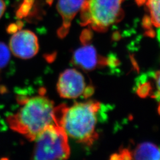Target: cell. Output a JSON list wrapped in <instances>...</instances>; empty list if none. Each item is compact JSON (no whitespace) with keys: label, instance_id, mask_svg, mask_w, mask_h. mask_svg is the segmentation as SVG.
Segmentation results:
<instances>
[{"label":"cell","instance_id":"23","mask_svg":"<svg viewBox=\"0 0 160 160\" xmlns=\"http://www.w3.org/2000/svg\"><path fill=\"white\" fill-rule=\"evenodd\" d=\"M146 1L147 0H135L136 3L137 4V5L138 6H142L143 4H144L146 2Z\"/></svg>","mask_w":160,"mask_h":160},{"label":"cell","instance_id":"22","mask_svg":"<svg viewBox=\"0 0 160 160\" xmlns=\"http://www.w3.org/2000/svg\"><path fill=\"white\" fill-rule=\"evenodd\" d=\"M120 38H121V36H120L119 32H115L112 34V40H113L118 41V40H120Z\"/></svg>","mask_w":160,"mask_h":160},{"label":"cell","instance_id":"8","mask_svg":"<svg viewBox=\"0 0 160 160\" xmlns=\"http://www.w3.org/2000/svg\"><path fill=\"white\" fill-rule=\"evenodd\" d=\"M100 58L101 57H98L94 46L86 44L75 51L72 62L84 71H90L100 66Z\"/></svg>","mask_w":160,"mask_h":160},{"label":"cell","instance_id":"2","mask_svg":"<svg viewBox=\"0 0 160 160\" xmlns=\"http://www.w3.org/2000/svg\"><path fill=\"white\" fill-rule=\"evenodd\" d=\"M22 106L7 118L12 130L23 135L30 141L46 127L54 123V103L43 95L22 99Z\"/></svg>","mask_w":160,"mask_h":160},{"label":"cell","instance_id":"13","mask_svg":"<svg viewBox=\"0 0 160 160\" xmlns=\"http://www.w3.org/2000/svg\"><path fill=\"white\" fill-rule=\"evenodd\" d=\"M152 90V87L151 84L148 82H145L142 81L138 84L136 92L138 95L141 98H145L148 96Z\"/></svg>","mask_w":160,"mask_h":160},{"label":"cell","instance_id":"24","mask_svg":"<svg viewBox=\"0 0 160 160\" xmlns=\"http://www.w3.org/2000/svg\"><path fill=\"white\" fill-rule=\"evenodd\" d=\"M157 37H158V39L159 40L160 43V28L158 30V32H157Z\"/></svg>","mask_w":160,"mask_h":160},{"label":"cell","instance_id":"5","mask_svg":"<svg viewBox=\"0 0 160 160\" xmlns=\"http://www.w3.org/2000/svg\"><path fill=\"white\" fill-rule=\"evenodd\" d=\"M9 48L15 57L23 59H30L39 51L38 37L29 30H18L10 40Z\"/></svg>","mask_w":160,"mask_h":160},{"label":"cell","instance_id":"26","mask_svg":"<svg viewBox=\"0 0 160 160\" xmlns=\"http://www.w3.org/2000/svg\"><path fill=\"white\" fill-rule=\"evenodd\" d=\"M158 113L160 114V106H159V108H158Z\"/></svg>","mask_w":160,"mask_h":160},{"label":"cell","instance_id":"1","mask_svg":"<svg viewBox=\"0 0 160 160\" xmlns=\"http://www.w3.org/2000/svg\"><path fill=\"white\" fill-rule=\"evenodd\" d=\"M101 104L95 100L75 103L71 106L62 104L53 110V121L67 135L79 143L91 146L98 137L96 131L97 113Z\"/></svg>","mask_w":160,"mask_h":160},{"label":"cell","instance_id":"17","mask_svg":"<svg viewBox=\"0 0 160 160\" xmlns=\"http://www.w3.org/2000/svg\"><path fill=\"white\" fill-rule=\"evenodd\" d=\"M142 25L144 29H147V30L151 29L152 23L151 17L147 15H145L142 19Z\"/></svg>","mask_w":160,"mask_h":160},{"label":"cell","instance_id":"15","mask_svg":"<svg viewBox=\"0 0 160 160\" xmlns=\"http://www.w3.org/2000/svg\"><path fill=\"white\" fill-rule=\"evenodd\" d=\"M119 156V160H132V152L127 148H122L119 151V153H118Z\"/></svg>","mask_w":160,"mask_h":160},{"label":"cell","instance_id":"4","mask_svg":"<svg viewBox=\"0 0 160 160\" xmlns=\"http://www.w3.org/2000/svg\"><path fill=\"white\" fill-rule=\"evenodd\" d=\"M34 141V160H67L69 157L68 135L55 123L46 127Z\"/></svg>","mask_w":160,"mask_h":160},{"label":"cell","instance_id":"14","mask_svg":"<svg viewBox=\"0 0 160 160\" xmlns=\"http://www.w3.org/2000/svg\"><path fill=\"white\" fill-rule=\"evenodd\" d=\"M92 38V32L90 29H84L80 36V40L83 45L88 44Z\"/></svg>","mask_w":160,"mask_h":160},{"label":"cell","instance_id":"11","mask_svg":"<svg viewBox=\"0 0 160 160\" xmlns=\"http://www.w3.org/2000/svg\"><path fill=\"white\" fill-rule=\"evenodd\" d=\"M10 52L9 47L0 42V70L6 68L9 63L11 58Z\"/></svg>","mask_w":160,"mask_h":160},{"label":"cell","instance_id":"16","mask_svg":"<svg viewBox=\"0 0 160 160\" xmlns=\"http://www.w3.org/2000/svg\"><path fill=\"white\" fill-rule=\"evenodd\" d=\"M23 23L20 21H18L17 23L11 24L7 28V31L8 33H16L18 30L22 27Z\"/></svg>","mask_w":160,"mask_h":160},{"label":"cell","instance_id":"18","mask_svg":"<svg viewBox=\"0 0 160 160\" xmlns=\"http://www.w3.org/2000/svg\"><path fill=\"white\" fill-rule=\"evenodd\" d=\"M94 92V88L92 86H88L87 87H86L82 95L84 96V98H88L92 95Z\"/></svg>","mask_w":160,"mask_h":160},{"label":"cell","instance_id":"12","mask_svg":"<svg viewBox=\"0 0 160 160\" xmlns=\"http://www.w3.org/2000/svg\"><path fill=\"white\" fill-rule=\"evenodd\" d=\"M35 0H23L16 12V16L18 18H23L27 17L30 13L32 6Z\"/></svg>","mask_w":160,"mask_h":160},{"label":"cell","instance_id":"20","mask_svg":"<svg viewBox=\"0 0 160 160\" xmlns=\"http://www.w3.org/2000/svg\"><path fill=\"white\" fill-rule=\"evenodd\" d=\"M155 78L156 80L157 87L158 88V92L160 93V71H157L155 74Z\"/></svg>","mask_w":160,"mask_h":160},{"label":"cell","instance_id":"6","mask_svg":"<svg viewBox=\"0 0 160 160\" xmlns=\"http://www.w3.org/2000/svg\"><path fill=\"white\" fill-rule=\"evenodd\" d=\"M57 87L60 97L76 98L83 94L86 88L85 79L75 69H67L59 75Z\"/></svg>","mask_w":160,"mask_h":160},{"label":"cell","instance_id":"9","mask_svg":"<svg viewBox=\"0 0 160 160\" xmlns=\"http://www.w3.org/2000/svg\"><path fill=\"white\" fill-rule=\"evenodd\" d=\"M132 156L135 160H160V147L151 142L140 143L132 152Z\"/></svg>","mask_w":160,"mask_h":160},{"label":"cell","instance_id":"3","mask_svg":"<svg viewBox=\"0 0 160 160\" xmlns=\"http://www.w3.org/2000/svg\"><path fill=\"white\" fill-rule=\"evenodd\" d=\"M123 1L86 0L80 10V24L90 25L98 32H106L111 25L119 23L124 17L121 8Z\"/></svg>","mask_w":160,"mask_h":160},{"label":"cell","instance_id":"21","mask_svg":"<svg viewBox=\"0 0 160 160\" xmlns=\"http://www.w3.org/2000/svg\"><path fill=\"white\" fill-rule=\"evenodd\" d=\"M145 35L148 36V37L154 38V37H155V33L154 30L151 28V29H148L145 32Z\"/></svg>","mask_w":160,"mask_h":160},{"label":"cell","instance_id":"19","mask_svg":"<svg viewBox=\"0 0 160 160\" xmlns=\"http://www.w3.org/2000/svg\"><path fill=\"white\" fill-rule=\"evenodd\" d=\"M6 9V5L4 0H0V18L2 16Z\"/></svg>","mask_w":160,"mask_h":160},{"label":"cell","instance_id":"25","mask_svg":"<svg viewBox=\"0 0 160 160\" xmlns=\"http://www.w3.org/2000/svg\"><path fill=\"white\" fill-rule=\"evenodd\" d=\"M53 0H46V2L49 5H51L53 3Z\"/></svg>","mask_w":160,"mask_h":160},{"label":"cell","instance_id":"7","mask_svg":"<svg viewBox=\"0 0 160 160\" xmlns=\"http://www.w3.org/2000/svg\"><path fill=\"white\" fill-rule=\"evenodd\" d=\"M86 0H58L57 8L62 18V24L58 30L59 38H63L68 33L71 22L80 12Z\"/></svg>","mask_w":160,"mask_h":160},{"label":"cell","instance_id":"10","mask_svg":"<svg viewBox=\"0 0 160 160\" xmlns=\"http://www.w3.org/2000/svg\"><path fill=\"white\" fill-rule=\"evenodd\" d=\"M146 4L151 13L152 24L160 28V0H148Z\"/></svg>","mask_w":160,"mask_h":160}]
</instances>
